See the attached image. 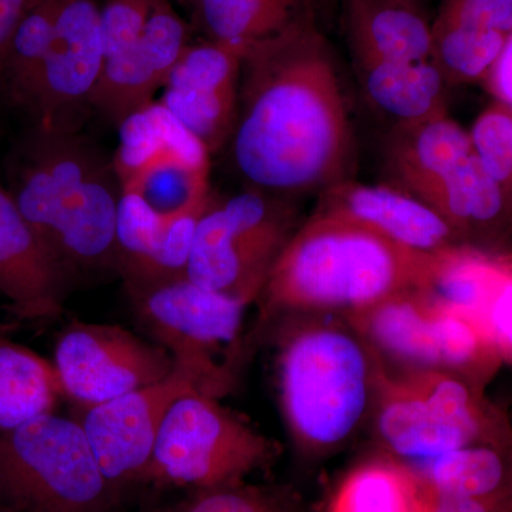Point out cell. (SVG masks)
Masks as SVG:
<instances>
[{
	"label": "cell",
	"mask_w": 512,
	"mask_h": 512,
	"mask_svg": "<svg viewBox=\"0 0 512 512\" xmlns=\"http://www.w3.org/2000/svg\"><path fill=\"white\" fill-rule=\"evenodd\" d=\"M232 164L251 190L291 198L350 180L355 136L335 59L313 15L241 49Z\"/></svg>",
	"instance_id": "obj_1"
},
{
	"label": "cell",
	"mask_w": 512,
	"mask_h": 512,
	"mask_svg": "<svg viewBox=\"0 0 512 512\" xmlns=\"http://www.w3.org/2000/svg\"><path fill=\"white\" fill-rule=\"evenodd\" d=\"M437 254L397 244L379 232L316 212L293 232L259 299L264 319L293 313L342 318L404 292L429 291Z\"/></svg>",
	"instance_id": "obj_2"
},
{
	"label": "cell",
	"mask_w": 512,
	"mask_h": 512,
	"mask_svg": "<svg viewBox=\"0 0 512 512\" xmlns=\"http://www.w3.org/2000/svg\"><path fill=\"white\" fill-rule=\"evenodd\" d=\"M10 171L20 214L70 275L117 269L121 183L113 157L82 131L35 124Z\"/></svg>",
	"instance_id": "obj_3"
},
{
	"label": "cell",
	"mask_w": 512,
	"mask_h": 512,
	"mask_svg": "<svg viewBox=\"0 0 512 512\" xmlns=\"http://www.w3.org/2000/svg\"><path fill=\"white\" fill-rule=\"evenodd\" d=\"M275 335L279 403L301 450L325 456L345 446L375 410L387 367L342 316H281Z\"/></svg>",
	"instance_id": "obj_4"
},
{
	"label": "cell",
	"mask_w": 512,
	"mask_h": 512,
	"mask_svg": "<svg viewBox=\"0 0 512 512\" xmlns=\"http://www.w3.org/2000/svg\"><path fill=\"white\" fill-rule=\"evenodd\" d=\"M373 416L383 446L414 464L470 444L504 448L510 439L483 389L439 369L386 370Z\"/></svg>",
	"instance_id": "obj_5"
},
{
	"label": "cell",
	"mask_w": 512,
	"mask_h": 512,
	"mask_svg": "<svg viewBox=\"0 0 512 512\" xmlns=\"http://www.w3.org/2000/svg\"><path fill=\"white\" fill-rule=\"evenodd\" d=\"M126 288L140 325L200 392L220 399L234 389L251 303L208 291L187 276Z\"/></svg>",
	"instance_id": "obj_6"
},
{
	"label": "cell",
	"mask_w": 512,
	"mask_h": 512,
	"mask_svg": "<svg viewBox=\"0 0 512 512\" xmlns=\"http://www.w3.org/2000/svg\"><path fill=\"white\" fill-rule=\"evenodd\" d=\"M116 485L82 424L46 413L0 433V498L28 512H101Z\"/></svg>",
	"instance_id": "obj_7"
},
{
	"label": "cell",
	"mask_w": 512,
	"mask_h": 512,
	"mask_svg": "<svg viewBox=\"0 0 512 512\" xmlns=\"http://www.w3.org/2000/svg\"><path fill=\"white\" fill-rule=\"evenodd\" d=\"M278 444L222 406L190 389L164 414L143 477L200 490L241 484L278 456Z\"/></svg>",
	"instance_id": "obj_8"
},
{
	"label": "cell",
	"mask_w": 512,
	"mask_h": 512,
	"mask_svg": "<svg viewBox=\"0 0 512 512\" xmlns=\"http://www.w3.org/2000/svg\"><path fill=\"white\" fill-rule=\"evenodd\" d=\"M285 200L249 188L212 201L195 229L185 276L208 291L256 301L295 232Z\"/></svg>",
	"instance_id": "obj_9"
},
{
	"label": "cell",
	"mask_w": 512,
	"mask_h": 512,
	"mask_svg": "<svg viewBox=\"0 0 512 512\" xmlns=\"http://www.w3.org/2000/svg\"><path fill=\"white\" fill-rule=\"evenodd\" d=\"M100 0H55L28 110L36 126L80 131L103 69Z\"/></svg>",
	"instance_id": "obj_10"
},
{
	"label": "cell",
	"mask_w": 512,
	"mask_h": 512,
	"mask_svg": "<svg viewBox=\"0 0 512 512\" xmlns=\"http://www.w3.org/2000/svg\"><path fill=\"white\" fill-rule=\"evenodd\" d=\"M53 366L64 396L86 409L160 382L174 360L121 326L74 322L57 339Z\"/></svg>",
	"instance_id": "obj_11"
},
{
	"label": "cell",
	"mask_w": 512,
	"mask_h": 512,
	"mask_svg": "<svg viewBox=\"0 0 512 512\" xmlns=\"http://www.w3.org/2000/svg\"><path fill=\"white\" fill-rule=\"evenodd\" d=\"M190 389H197L194 379L174 365L173 372L160 382L86 407L79 423L101 473L111 484L143 477L165 412Z\"/></svg>",
	"instance_id": "obj_12"
},
{
	"label": "cell",
	"mask_w": 512,
	"mask_h": 512,
	"mask_svg": "<svg viewBox=\"0 0 512 512\" xmlns=\"http://www.w3.org/2000/svg\"><path fill=\"white\" fill-rule=\"evenodd\" d=\"M241 50L224 43H188L174 63L158 103L210 156L227 146L238 114Z\"/></svg>",
	"instance_id": "obj_13"
},
{
	"label": "cell",
	"mask_w": 512,
	"mask_h": 512,
	"mask_svg": "<svg viewBox=\"0 0 512 512\" xmlns=\"http://www.w3.org/2000/svg\"><path fill=\"white\" fill-rule=\"evenodd\" d=\"M191 30L170 0H156L141 35L117 55L104 59L90 107L119 127L164 87Z\"/></svg>",
	"instance_id": "obj_14"
},
{
	"label": "cell",
	"mask_w": 512,
	"mask_h": 512,
	"mask_svg": "<svg viewBox=\"0 0 512 512\" xmlns=\"http://www.w3.org/2000/svg\"><path fill=\"white\" fill-rule=\"evenodd\" d=\"M316 212L365 225L424 254H437L464 244L437 212L396 185L342 181L320 192Z\"/></svg>",
	"instance_id": "obj_15"
},
{
	"label": "cell",
	"mask_w": 512,
	"mask_h": 512,
	"mask_svg": "<svg viewBox=\"0 0 512 512\" xmlns=\"http://www.w3.org/2000/svg\"><path fill=\"white\" fill-rule=\"evenodd\" d=\"M69 278L0 184V296L10 312L23 320L56 318Z\"/></svg>",
	"instance_id": "obj_16"
},
{
	"label": "cell",
	"mask_w": 512,
	"mask_h": 512,
	"mask_svg": "<svg viewBox=\"0 0 512 512\" xmlns=\"http://www.w3.org/2000/svg\"><path fill=\"white\" fill-rule=\"evenodd\" d=\"M211 202L164 220L136 195L121 190L116 225L117 271L126 286L185 276L195 229Z\"/></svg>",
	"instance_id": "obj_17"
},
{
	"label": "cell",
	"mask_w": 512,
	"mask_h": 512,
	"mask_svg": "<svg viewBox=\"0 0 512 512\" xmlns=\"http://www.w3.org/2000/svg\"><path fill=\"white\" fill-rule=\"evenodd\" d=\"M345 319L383 363L389 360L400 372L439 369L429 292L400 293Z\"/></svg>",
	"instance_id": "obj_18"
},
{
	"label": "cell",
	"mask_w": 512,
	"mask_h": 512,
	"mask_svg": "<svg viewBox=\"0 0 512 512\" xmlns=\"http://www.w3.org/2000/svg\"><path fill=\"white\" fill-rule=\"evenodd\" d=\"M357 66L430 59L431 25L421 8L400 0H343Z\"/></svg>",
	"instance_id": "obj_19"
},
{
	"label": "cell",
	"mask_w": 512,
	"mask_h": 512,
	"mask_svg": "<svg viewBox=\"0 0 512 512\" xmlns=\"http://www.w3.org/2000/svg\"><path fill=\"white\" fill-rule=\"evenodd\" d=\"M470 154L468 131L448 114L394 126L384 151L393 185L413 197L453 171Z\"/></svg>",
	"instance_id": "obj_20"
},
{
	"label": "cell",
	"mask_w": 512,
	"mask_h": 512,
	"mask_svg": "<svg viewBox=\"0 0 512 512\" xmlns=\"http://www.w3.org/2000/svg\"><path fill=\"white\" fill-rule=\"evenodd\" d=\"M437 212L464 244L494 238L507 221L511 195L478 163L473 153L417 195Z\"/></svg>",
	"instance_id": "obj_21"
},
{
	"label": "cell",
	"mask_w": 512,
	"mask_h": 512,
	"mask_svg": "<svg viewBox=\"0 0 512 512\" xmlns=\"http://www.w3.org/2000/svg\"><path fill=\"white\" fill-rule=\"evenodd\" d=\"M357 67L367 100L392 119L394 126L446 116L448 86L430 59Z\"/></svg>",
	"instance_id": "obj_22"
},
{
	"label": "cell",
	"mask_w": 512,
	"mask_h": 512,
	"mask_svg": "<svg viewBox=\"0 0 512 512\" xmlns=\"http://www.w3.org/2000/svg\"><path fill=\"white\" fill-rule=\"evenodd\" d=\"M208 42L242 47L272 39L313 15L312 0H187Z\"/></svg>",
	"instance_id": "obj_23"
},
{
	"label": "cell",
	"mask_w": 512,
	"mask_h": 512,
	"mask_svg": "<svg viewBox=\"0 0 512 512\" xmlns=\"http://www.w3.org/2000/svg\"><path fill=\"white\" fill-rule=\"evenodd\" d=\"M60 396L63 390L53 363L0 338V433L53 413Z\"/></svg>",
	"instance_id": "obj_24"
},
{
	"label": "cell",
	"mask_w": 512,
	"mask_h": 512,
	"mask_svg": "<svg viewBox=\"0 0 512 512\" xmlns=\"http://www.w3.org/2000/svg\"><path fill=\"white\" fill-rule=\"evenodd\" d=\"M121 190L136 195L158 217L170 220L210 204V164L164 151L123 181Z\"/></svg>",
	"instance_id": "obj_25"
},
{
	"label": "cell",
	"mask_w": 512,
	"mask_h": 512,
	"mask_svg": "<svg viewBox=\"0 0 512 512\" xmlns=\"http://www.w3.org/2000/svg\"><path fill=\"white\" fill-rule=\"evenodd\" d=\"M504 448L470 444L417 463L412 468L431 493L446 497L504 500L507 464Z\"/></svg>",
	"instance_id": "obj_26"
},
{
	"label": "cell",
	"mask_w": 512,
	"mask_h": 512,
	"mask_svg": "<svg viewBox=\"0 0 512 512\" xmlns=\"http://www.w3.org/2000/svg\"><path fill=\"white\" fill-rule=\"evenodd\" d=\"M328 512H423V491L406 464L373 458L350 471Z\"/></svg>",
	"instance_id": "obj_27"
},
{
	"label": "cell",
	"mask_w": 512,
	"mask_h": 512,
	"mask_svg": "<svg viewBox=\"0 0 512 512\" xmlns=\"http://www.w3.org/2000/svg\"><path fill=\"white\" fill-rule=\"evenodd\" d=\"M120 147L113 157L120 183L151 157L173 151L198 164H210V153L160 103L147 104L120 124Z\"/></svg>",
	"instance_id": "obj_28"
},
{
	"label": "cell",
	"mask_w": 512,
	"mask_h": 512,
	"mask_svg": "<svg viewBox=\"0 0 512 512\" xmlns=\"http://www.w3.org/2000/svg\"><path fill=\"white\" fill-rule=\"evenodd\" d=\"M430 295V293H429ZM433 332L439 370L453 373L483 389L493 379L503 357L476 319L434 299Z\"/></svg>",
	"instance_id": "obj_29"
},
{
	"label": "cell",
	"mask_w": 512,
	"mask_h": 512,
	"mask_svg": "<svg viewBox=\"0 0 512 512\" xmlns=\"http://www.w3.org/2000/svg\"><path fill=\"white\" fill-rule=\"evenodd\" d=\"M512 35L494 30L431 25L430 60L447 86L483 82Z\"/></svg>",
	"instance_id": "obj_30"
},
{
	"label": "cell",
	"mask_w": 512,
	"mask_h": 512,
	"mask_svg": "<svg viewBox=\"0 0 512 512\" xmlns=\"http://www.w3.org/2000/svg\"><path fill=\"white\" fill-rule=\"evenodd\" d=\"M471 153L507 194L512 187V107L493 101L474 121Z\"/></svg>",
	"instance_id": "obj_31"
},
{
	"label": "cell",
	"mask_w": 512,
	"mask_h": 512,
	"mask_svg": "<svg viewBox=\"0 0 512 512\" xmlns=\"http://www.w3.org/2000/svg\"><path fill=\"white\" fill-rule=\"evenodd\" d=\"M167 512H301L291 498L268 488L244 483L201 490L180 507Z\"/></svg>",
	"instance_id": "obj_32"
},
{
	"label": "cell",
	"mask_w": 512,
	"mask_h": 512,
	"mask_svg": "<svg viewBox=\"0 0 512 512\" xmlns=\"http://www.w3.org/2000/svg\"><path fill=\"white\" fill-rule=\"evenodd\" d=\"M434 23L512 35V0H443Z\"/></svg>",
	"instance_id": "obj_33"
},
{
	"label": "cell",
	"mask_w": 512,
	"mask_h": 512,
	"mask_svg": "<svg viewBox=\"0 0 512 512\" xmlns=\"http://www.w3.org/2000/svg\"><path fill=\"white\" fill-rule=\"evenodd\" d=\"M421 491H423V512H498L503 501L446 497V495L431 493L423 487V484H421Z\"/></svg>",
	"instance_id": "obj_34"
},
{
	"label": "cell",
	"mask_w": 512,
	"mask_h": 512,
	"mask_svg": "<svg viewBox=\"0 0 512 512\" xmlns=\"http://www.w3.org/2000/svg\"><path fill=\"white\" fill-rule=\"evenodd\" d=\"M511 50L512 40L491 64L484 76L483 83L487 92L493 96V101L512 107Z\"/></svg>",
	"instance_id": "obj_35"
},
{
	"label": "cell",
	"mask_w": 512,
	"mask_h": 512,
	"mask_svg": "<svg viewBox=\"0 0 512 512\" xmlns=\"http://www.w3.org/2000/svg\"><path fill=\"white\" fill-rule=\"evenodd\" d=\"M36 0H0V79L10 39L18 28L20 20L32 8Z\"/></svg>",
	"instance_id": "obj_36"
},
{
	"label": "cell",
	"mask_w": 512,
	"mask_h": 512,
	"mask_svg": "<svg viewBox=\"0 0 512 512\" xmlns=\"http://www.w3.org/2000/svg\"><path fill=\"white\" fill-rule=\"evenodd\" d=\"M0 512H28L25 510H20V508L15 507V505L6 503L5 500L0 498Z\"/></svg>",
	"instance_id": "obj_37"
},
{
	"label": "cell",
	"mask_w": 512,
	"mask_h": 512,
	"mask_svg": "<svg viewBox=\"0 0 512 512\" xmlns=\"http://www.w3.org/2000/svg\"><path fill=\"white\" fill-rule=\"evenodd\" d=\"M400 2L409 3V5L417 6V8H420L421 0H400Z\"/></svg>",
	"instance_id": "obj_38"
},
{
	"label": "cell",
	"mask_w": 512,
	"mask_h": 512,
	"mask_svg": "<svg viewBox=\"0 0 512 512\" xmlns=\"http://www.w3.org/2000/svg\"><path fill=\"white\" fill-rule=\"evenodd\" d=\"M170 2H173V0H170ZM175 2L183 3V5H187V0H175Z\"/></svg>",
	"instance_id": "obj_39"
}]
</instances>
